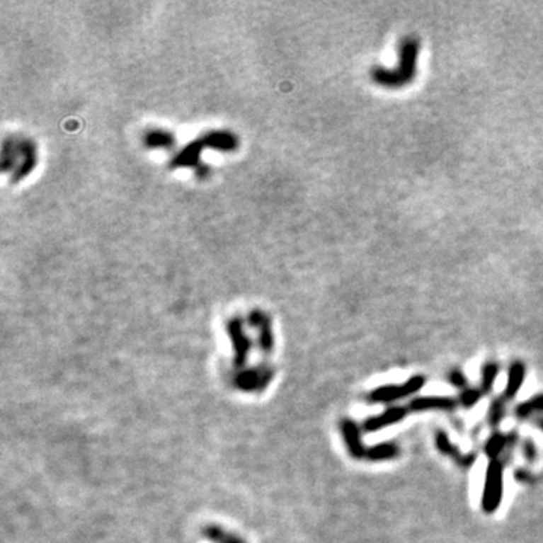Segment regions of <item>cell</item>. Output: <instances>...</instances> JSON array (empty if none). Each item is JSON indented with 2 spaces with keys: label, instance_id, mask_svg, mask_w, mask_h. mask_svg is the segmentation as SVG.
Returning <instances> with one entry per match:
<instances>
[{
  "label": "cell",
  "instance_id": "obj_10",
  "mask_svg": "<svg viewBox=\"0 0 543 543\" xmlns=\"http://www.w3.org/2000/svg\"><path fill=\"white\" fill-rule=\"evenodd\" d=\"M400 453V448L396 442H380L367 448L365 457L372 462H385L396 459Z\"/></svg>",
  "mask_w": 543,
  "mask_h": 543
},
{
  "label": "cell",
  "instance_id": "obj_14",
  "mask_svg": "<svg viewBox=\"0 0 543 543\" xmlns=\"http://www.w3.org/2000/svg\"><path fill=\"white\" fill-rule=\"evenodd\" d=\"M481 396H483V392H481L480 388L468 387L467 389L460 391V394H459V397H457V401H459L460 406H464V408L469 409V408L476 406V404L480 401Z\"/></svg>",
  "mask_w": 543,
  "mask_h": 543
},
{
  "label": "cell",
  "instance_id": "obj_18",
  "mask_svg": "<svg viewBox=\"0 0 543 543\" xmlns=\"http://www.w3.org/2000/svg\"><path fill=\"white\" fill-rule=\"evenodd\" d=\"M536 424H537V427H539V429H540V430L543 432V418H539Z\"/></svg>",
  "mask_w": 543,
  "mask_h": 543
},
{
  "label": "cell",
  "instance_id": "obj_8",
  "mask_svg": "<svg viewBox=\"0 0 543 543\" xmlns=\"http://www.w3.org/2000/svg\"><path fill=\"white\" fill-rule=\"evenodd\" d=\"M525 375H527V368L524 362L521 361H515L512 365L508 367V375H507V385L504 388L503 397L505 400H513L518 392L521 391L524 382H525Z\"/></svg>",
  "mask_w": 543,
  "mask_h": 543
},
{
  "label": "cell",
  "instance_id": "obj_1",
  "mask_svg": "<svg viewBox=\"0 0 543 543\" xmlns=\"http://www.w3.org/2000/svg\"><path fill=\"white\" fill-rule=\"evenodd\" d=\"M420 42L417 38L408 37L400 42L399 49V65L394 70H387L382 67H376L372 70V79L376 84L387 88H401L412 82L415 73H417V59H418Z\"/></svg>",
  "mask_w": 543,
  "mask_h": 543
},
{
  "label": "cell",
  "instance_id": "obj_3",
  "mask_svg": "<svg viewBox=\"0 0 543 543\" xmlns=\"http://www.w3.org/2000/svg\"><path fill=\"white\" fill-rule=\"evenodd\" d=\"M424 385L425 377L421 375H415L400 385H382L373 389L368 394V399L373 403H392L400 399L417 394L418 391L423 389Z\"/></svg>",
  "mask_w": 543,
  "mask_h": 543
},
{
  "label": "cell",
  "instance_id": "obj_4",
  "mask_svg": "<svg viewBox=\"0 0 543 543\" xmlns=\"http://www.w3.org/2000/svg\"><path fill=\"white\" fill-rule=\"evenodd\" d=\"M457 399L448 396H423L415 397L409 401L408 409L409 412H427V411H444L452 412L457 408Z\"/></svg>",
  "mask_w": 543,
  "mask_h": 543
},
{
  "label": "cell",
  "instance_id": "obj_17",
  "mask_svg": "<svg viewBox=\"0 0 543 543\" xmlns=\"http://www.w3.org/2000/svg\"><path fill=\"white\" fill-rule=\"evenodd\" d=\"M515 477H516V480L522 481V483H527V481H530L528 472H527L525 469H518V471H516V474H515Z\"/></svg>",
  "mask_w": 543,
  "mask_h": 543
},
{
  "label": "cell",
  "instance_id": "obj_5",
  "mask_svg": "<svg viewBox=\"0 0 543 543\" xmlns=\"http://www.w3.org/2000/svg\"><path fill=\"white\" fill-rule=\"evenodd\" d=\"M408 412H409L408 408H404V406H391L387 411H384L382 413L367 418L362 424V429L368 433L382 430V429H385V427L400 423L404 417H406Z\"/></svg>",
  "mask_w": 543,
  "mask_h": 543
},
{
  "label": "cell",
  "instance_id": "obj_13",
  "mask_svg": "<svg viewBox=\"0 0 543 543\" xmlns=\"http://www.w3.org/2000/svg\"><path fill=\"white\" fill-rule=\"evenodd\" d=\"M505 399L501 396V397H496L489 406V413H488V420H489V424L492 427H498L500 423L503 421L504 415H505Z\"/></svg>",
  "mask_w": 543,
  "mask_h": 543
},
{
  "label": "cell",
  "instance_id": "obj_6",
  "mask_svg": "<svg viewBox=\"0 0 543 543\" xmlns=\"http://www.w3.org/2000/svg\"><path fill=\"white\" fill-rule=\"evenodd\" d=\"M435 442H436V448L441 452L444 456H448L452 457L456 464L462 468H471L474 464H476L477 460V455H462L457 447L450 441V438L447 436L445 432L439 430L435 436Z\"/></svg>",
  "mask_w": 543,
  "mask_h": 543
},
{
  "label": "cell",
  "instance_id": "obj_9",
  "mask_svg": "<svg viewBox=\"0 0 543 543\" xmlns=\"http://www.w3.org/2000/svg\"><path fill=\"white\" fill-rule=\"evenodd\" d=\"M515 439H516L515 433L504 435L501 432H495L489 436L486 444H484V453H486V456L491 460L498 459L500 455L505 450V447H510Z\"/></svg>",
  "mask_w": 543,
  "mask_h": 543
},
{
  "label": "cell",
  "instance_id": "obj_7",
  "mask_svg": "<svg viewBox=\"0 0 543 543\" xmlns=\"http://www.w3.org/2000/svg\"><path fill=\"white\" fill-rule=\"evenodd\" d=\"M341 430H343V436H344L345 445H348L349 453H350L355 459H362V457H365V455H367V448L364 447V442H362V439H361L360 427H358L353 421L345 420V421H343V424H341Z\"/></svg>",
  "mask_w": 543,
  "mask_h": 543
},
{
  "label": "cell",
  "instance_id": "obj_15",
  "mask_svg": "<svg viewBox=\"0 0 543 543\" xmlns=\"http://www.w3.org/2000/svg\"><path fill=\"white\" fill-rule=\"evenodd\" d=\"M448 382L452 384L455 388L460 389V391H464V389H467L469 387L468 385V380H467V376L459 368H455V370H452V372L448 373Z\"/></svg>",
  "mask_w": 543,
  "mask_h": 543
},
{
  "label": "cell",
  "instance_id": "obj_11",
  "mask_svg": "<svg viewBox=\"0 0 543 543\" xmlns=\"http://www.w3.org/2000/svg\"><path fill=\"white\" fill-rule=\"evenodd\" d=\"M539 412H543V394H537L522 403H519L515 409V415L521 420L530 418L531 415Z\"/></svg>",
  "mask_w": 543,
  "mask_h": 543
},
{
  "label": "cell",
  "instance_id": "obj_2",
  "mask_svg": "<svg viewBox=\"0 0 543 543\" xmlns=\"http://www.w3.org/2000/svg\"><path fill=\"white\" fill-rule=\"evenodd\" d=\"M504 493V465L500 459L491 460L481 495V510L488 515L498 510Z\"/></svg>",
  "mask_w": 543,
  "mask_h": 543
},
{
  "label": "cell",
  "instance_id": "obj_12",
  "mask_svg": "<svg viewBox=\"0 0 543 543\" xmlns=\"http://www.w3.org/2000/svg\"><path fill=\"white\" fill-rule=\"evenodd\" d=\"M500 367L493 361H488L481 367V376H480V389L483 394H489L493 388V384L496 377H498Z\"/></svg>",
  "mask_w": 543,
  "mask_h": 543
},
{
  "label": "cell",
  "instance_id": "obj_16",
  "mask_svg": "<svg viewBox=\"0 0 543 543\" xmlns=\"http://www.w3.org/2000/svg\"><path fill=\"white\" fill-rule=\"evenodd\" d=\"M522 452H524V456L527 457V460H530V462L536 460V456H537V450H536V445H535V442H533V441H530V439H527V441L524 442V448H522Z\"/></svg>",
  "mask_w": 543,
  "mask_h": 543
}]
</instances>
